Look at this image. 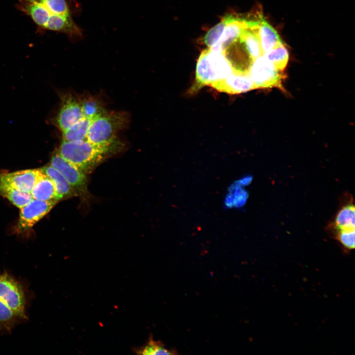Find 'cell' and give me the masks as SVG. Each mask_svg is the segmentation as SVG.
I'll use <instances>...</instances> for the list:
<instances>
[{
  "instance_id": "2",
  "label": "cell",
  "mask_w": 355,
  "mask_h": 355,
  "mask_svg": "<svg viewBox=\"0 0 355 355\" xmlns=\"http://www.w3.org/2000/svg\"><path fill=\"white\" fill-rule=\"evenodd\" d=\"M124 146L117 137L101 143L87 140L78 142L63 140L57 152L85 174H89L106 159L121 152Z\"/></svg>"
},
{
  "instance_id": "7",
  "label": "cell",
  "mask_w": 355,
  "mask_h": 355,
  "mask_svg": "<svg viewBox=\"0 0 355 355\" xmlns=\"http://www.w3.org/2000/svg\"><path fill=\"white\" fill-rule=\"evenodd\" d=\"M50 165L64 177L77 196L86 197L88 195L87 178L83 171L57 152L52 156Z\"/></svg>"
},
{
  "instance_id": "5",
  "label": "cell",
  "mask_w": 355,
  "mask_h": 355,
  "mask_svg": "<svg viewBox=\"0 0 355 355\" xmlns=\"http://www.w3.org/2000/svg\"><path fill=\"white\" fill-rule=\"evenodd\" d=\"M128 122V115L125 112H107L92 120L87 140L95 143L110 141Z\"/></svg>"
},
{
  "instance_id": "12",
  "label": "cell",
  "mask_w": 355,
  "mask_h": 355,
  "mask_svg": "<svg viewBox=\"0 0 355 355\" xmlns=\"http://www.w3.org/2000/svg\"><path fill=\"white\" fill-rule=\"evenodd\" d=\"M38 170H26L0 174V182L19 190L31 193L36 183Z\"/></svg>"
},
{
  "instance_id": "9",
  "label": "cell",
  "mask_w": 355,
  "mask_h": 355,
  "mask_svg": "<svg viewBox=\"0 0 355 355\" xmlns=\"http://www.w3.org/2000/svg\"><path fill=\"white\" fill-rule=\"evenodd\" d=\"M84 117L79 99L71 94L63 95L55 124L63 132Z\"/></svg>"
},
{
  "instance_id": "23",
  "label": "cell",
  "mask_w": 355,
  "mask_h": 355,
  "mask_svg": "<svg viewBox=\"0 0 355 355\" xmlns=\"http://www.w3.org/2000/svg\"><path fill=\"white\" fill-rule=\"evenodd\" d=\"M355 230H338L337 239L346 248L351 250L355 248Z\"/></svg>"
},
{
  "instance_id": "20",
  "label": "cell",
  "mask_w": 355,
  "mask_h": 355,
  "mask_svg": "<svg viewBox=\"0 0 355 355\" xmlns=\"http://www.w3.org/2000/svg\"><path fill=\"white\" fill-rule=\"evenodd\" d=\"M79 102L84 117L92 120L107 113L102 103L95 99L85 98Z\"/></svg>"
},
{
  "instance_id": "3",
  "label": "cell",
  "mask_w": 355,
  "mask_h": 355,
  "mask_svg": "<svg viewBox=\"0 0 355 355\" xmlns=\"http://www.w3.org/2000/svg\"><path fill=\"white\" fill-rule=\"evenodd\" d=\"M27 304L23 285L6 272L0 273V331H10L27 319Z\"/></svg>"
},
{
  "instance_id": "10",
  "label": "cell",
  "mask_w": 355,
  "mask_h": 355,
  "mask_svg": "<svg viewBox=\"0 0 355 355\" xmlns=\"http://www.w3.org/2000/svg\"><path fill=\"white\" fill-rule=\"evenodd\" d=\"M225 26L217 42L210 49L222 53L233 41L238 39L248 26L250 21L228 15L224 17Z\"/></svg>"
},
{
  "instance_id": "16",
  "label": "cell",
  "mask_w": 355,
  "mask_h": 355,
  "mask_svg": "<svg viewBox=\"0 0 355 355\" xmlns=\"http://www.w3.org/2000/svg\"><path fill=\"white\" fill-rule=\"evenodd\" d=\"M92 120L83 117L63 132V140L78 142L87 140Z\"/></svg>"
},
{
  "instance_id": "24",
  "label": "cell",
  "mask_w": 355,
  "mask_h": 355,
  "mask_svg": "<svg viewBox=\"0 0 355 355\" xmlns=\"http://www.w3.org/2000/svg\"><path fill=\"white\" fill-rule=\"evenodd\" d=\"M251 180V178L250 177H247L244 179H243L241 181V183L243 184V185L248 184L250 181Z\"/></svg>"
},
{
  "instance_id": "22",
  "label": "cell",
  "mask_w": 355,
  "mask_h": 355,
  "mask_svg": "<svg viewBox=\"0 0 355 355\" xmlns=\"http://www.w3.org/2000/svg\"><path fill=\"white\" fill-rule=\"evenodd\" d=\"M225 26V22L223 18L220 22L210 29L206 34L204 37V41L208 48L212 47L217 42L222 35Z\"/></svg>"
},
{
  "instance_id": "18",
  "label": "cell",
  "mask_w": 355,
  "mask_h": 355,
  "mask_svg": "<svg viewBox=\"0 0 355 355\" xmlns=\"http://www.w3.org/2000/svg\"><path fill=\"white\" fill-rule=\"evenodd\" d=\"M263 55L281 71L286 67L289 59L288 51L284 42Z\"/></svg>"
},
{
  "instance_id": "14",
  "label": "cell",
  "mask_w": 355,
  "mask_h": 355,
  "mask_svg": "<svg viewBox=\"0 0 355 355\" xmlns=\"http://www.w3.org/2000/svg\"><path fill=\"white\" fill-rule=\"evenodd\" d=\"M257 32L262 55L283 42L277 31L262 16L259 19Z\"/></svg>"
},
{
  "instance_id": "1",
  "label": "cell",
  "mask_w": 355,
  "mask_h": 355,
  "mask_svg": "<svg viewBox=\"0 0 355 355\" xmlns=\"http://www.w3.org/2000/svg\"><path fill=\"white\" fill-rule=\"evenodd\" d=\"M17 7L40 30L64 33L72 39L82 36L66 0H17Z\"/></svg>"
},
{
  "instance_id": "17",
  "label": "cell",
  "mask_w": 355,
  "mask_h": 355,
  "mask_svg": "<svg viewBox=\"0 0 355 355\" xmlns=\"http://www.w3.org/2000/svg\"><path fill=\"white\" fill-rule=\"evenodd\" d=\"M0 195L7 198L19 209L26 205L33 199L31 193L19 190L0 182Z\"/></svg>"
},
{
  "instance_id": "21",
  "label": "cell",
  "mask_w": 355,
  "mask_h": 355,
  "mask_svg": "<svg viewBox=\"0 0 355 355\" xmlns=\"http://www.w3.org/2000/svg\"><path fill=\"white\" fill-rule=\"evenodd\" d=\"M139 355H174L173 351L166 349L162 344L150 338L148 342L142 347L135 350Z\"/></svg>"
},
{
  "instance_id": "6",
  "label": "cell",
  "mask_w": 355,
  "mask_h": 355,
  "mask_svg": "<svg viewBox=\"0 0 355 355\" xmlns=\"http://www.w3.org/2000/svg\"><path fill=\"white\" fill-rule=\"evenodd\" d=\"M248 74L255 88H282L283 78L281 71L263 55L255 59L251 64Z\"/></svg>"
},
{
  "instance_id": "11",
  "label": "cell",
  "mask_w": 355,
  "mask_h": 355,
  "mask_svg": "<svg viewBox=\"0 0 355 355\" xmlns=\"http://www.w3.org/2000/svg\"><path fill=\"white\" fill-rule=\"evenodd\" d=\"M210 85L221 92L238 94L256 89L248 73L233 72L224 79Z\"/></svg>"
},
{
  "instance_id": "15",
  "label": "cell",
  "mask_w": 355,
  "mask_h": 355,
  "mask_svg": "<svg viewBox=\"0 0 355 355\" xmlns=\"http://www.w3.org/2000/svg\"><path fill=\"white\" fill-rule=\"evenodd\" d=\"M40 170L54 183L60 200L77 196L64 177L50 165L45 166Z\"/></svg>"
},
{
  "instance_id": "13",
  "label": "cell",
  "mask_w": 355,
  "mask_h": 355,
  "mask_svg": "<svg viewBox=\"0 0 355 355\" xmlns=\"http://www.w3.org/2000/svg\"><path fill=\"white\" fill-rule=\"evenodd\" d=\"M31 193L35 199L60 201L54 183L40 169H38L36 180Z\"/></svg>"
},
{
  "instance_id": "8",
  "label": "cell",
  "mask_w": 355,
  "mask_h": 355,
  "mask_svg": "<svg viewBox=\"0 0 355 355\" xmlns=\"http://www.w3.org/2000/svg\"><path fill=\"white\" fill-rule=\"evenodd\" d=\"M58 202L57 200L42 201L33 199L20 209L17 230L22 232L32 227L46 215Z\"/></svg>"
},
{
  "instance_id": "19",
  "label": "cell",
  "mask_w": 355,
  "mask_h": 355,
  "mask_svg": "<svg viewBox=\"0 0 355 355\" xmlns=\"http://www.w3.org/2000/svg\"><path fill=\"white\" fill-rule=\"evenodd\" d=\"M355 209L354 205L345 206L340 210L335 218L338 230H355Z\"/></svg>"
},
{
  "instance_id": "4",
  "label": "cell",
  "mask_w": 355,
  "mask_h": 355,
  "mask_svg": "<svg viewBox=\"0 0 355 355\" xmlns=\"http://www.w3.org/2000/svg\"><path fill=\"white\" fill-rule=\"evenodd\" d=\"M233 71L231 64L222 53L209 48L205 49L197 62L193 91L222 80Z\"/></svg>"
}]
</instances>
